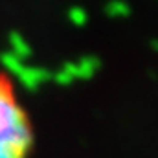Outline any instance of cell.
<instances>
[{
	"instance_id": "6da1fadb",
	"label": "cell",
	"mask_w": 158,
	"mask_h": 158,
	"mask_svg": "<svg viewBox=\"0 0 158 158\" xmlns=\"http://www.w3.org/2000/svg\"><path fill=\"white\" fill-rule=\"evenodd\" d=\"M33 134L9 85L0 79V158H28Z\"/></svg>"
},
{
	"instance_id": "7a4b0ae2",
	"label": "cell",
	"mask_w": 158,
	"mask_h": 158,
	"mask_svg": "<svg viewBox=\"0 0 158 158\" xmlns=\"http://www.w3.org/2000/svg\"><path fill=\"white\" fill-rule=\"evenodd\" d=\"M98 68H99V59L86 55V57L79 59V63H74V76L81 79H88L98 72Z\"/></svg>"
},
{
	"instance_id": "3957f363",
	"label": "cell",
	"mask_w": 158,
	"mask_h": 158,
	"mask_svg": "<svg viewBox=\"0 0 158 158\" xmlns=\"http://www.w3.org/2000/svg\"><path fill=\"white\" fill-rule=\"evenodd\" d=\"M19 76H20V79H22L24 85L35 86L37 83L48 79V72H46V70H40V68H24V66H22L20 72H19Z\"/></svg>"
},
{
	"instance_id": "277c9868",
	"label": "cell",
	"mask_w": 158,
	"mask_h": 158,
	"mask_svg": "<svg viewBox=\"0 0 158 158\" xmlns=\"http://www.w3.org/2000/svg\"><path fill=\"white\" fill-rule=\"evenodd\" d=\"M105 13L112 19H125L131 15V6L125 0H110L105 6Z\"/></svg>"
},
{
	"instance_id": "5b68a950",
	"label": "cell",
	"mask_w": 158,
	"mask_h": 158,
	"mask_svg": "<svg viewBox=\"0 0 158 158\" xmlns=\"http://www.w3.org/2000/svg\"><path fill=\"white\" fill-rule=\"evenodd\" d=\"M9 42L13 46V55L15 57H26V55H30V46H28V42L24 40V37L20 33H11Z\"/></svg>"
},
{
	"instance_id": "8992f818",
	"label": "cell",
	"mask_w": 158,
	"mask_h": 158,
	"mask_svg": "<svg viewBox=\"0 0 158 158\" xmlns=\"http://www.w3.org/2000/svg\"><path fill=\"white\" fill-rule=\"evenodd\" d=\"M68 19H70V22L76 24V26H85L86 20H88V13H86L81 6H74V7L68 9Z\"/></svg>"
},
{
	"instance_id": "52a82bcc",
	"label": "cell",
	"mask_w": 158,
	"mask_h": 158,
	"mask_svg": "<svg viewBox=\"0 0 158 158\" xmlns=\"http://www.w3.org/2000/svg\"><path fill=\"white\" fill-rule=\"evenodd\" d=\"M149 46H151V48H153L155 52H158V39H153L151 42H149Z\"/></svg>"
}]
</instances>
